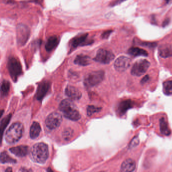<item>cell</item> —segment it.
<instances>
[{
    "label": "cell",
    "instance_id": "obj_10",
    "mask_svg": "<svg viewBox=\"0 0 172 172\" xmlns=\"http://www.w3.org/2000/svg\"><path fill=\"white\" fill-rule=\"evenodd\" d=\"M131 64V59L126 56H121L115 60L114 68L119 72H123L130 67Z\"/></svg>",
    "mask_w": 172,
    "mask_h": 172
},
{
    "label": "cell",
    "instance_id": "obj_27",
    "mask_svg": "<svg viewBox=\"0 0 172 172\" xmlns=\"http://www.w3.org/2000/svg\"><path fill=\"white\" fill-rule=\"evenodd\" d=\"M101 108L95 107L94 106H88L87 109V113L88 116H91L93 114L100 111Z\"/></svg>",
    "mask_w": 172,
    "mask_h": 172
},
{
    "label": "cell",
    "instance_id": "obj_16",
    "mask_svg": "<svg viewBox=\"0 0 172 172\" xmlns=\"http://www.w3.org/2000/svg\"><path fill=\"white\" fill-rule=\"evenodd\" d=\"M159 54L160 57L168 58L172 56V47L169 44H161L159 47Z\"/></svg>",
    "mask_w": 172,
    "mask_h": 172
},
{
    "label": "cell",
    "instance_id": "obj_7",
    "mask_svg": "<svg viewBox=\"0 0 172 172\" xmlns=\"http://www.w3.org/2000/svg\"><path fill=\"white\" fill-rule=\"evenodd\" d=\"M30 36V30L23 24H19L16 27V36L18 43L22 46L25 44Z\"/></svg>",
    "mask_w": 172,
    "mask_h": 172
},
{
    "label": "cell",
    "instance_id": "obj_24",
    "mask_svg": "<svg viewBox=\"0 0 172 172\" xmlns=\"http://www.w3.org/2000/svg\"><path fill=\"white\" fill-rule=\"evenodd\" d=\"M1 162L3 164L5 163H16V161L13 159L7 154V152H3L1 154Z\"/></svg>",
    "mask_w": 172,
    "mask_h": 172
},
{
    "label": "cell",
    "instance_id": "obj_26",
    "mask_svg": "<svg viewBox=\"0 0 172 172\" xmlns=\"http://www.w3.org/2000/svg\"><path fill=\"white\" fill-rule=\"evenodd\" d=\"M11 117V114L9 115L4 118L3 120H2L1 125V130L2 134H3L4 130L5 129L8 123L9 122L10 120Z\"/></svg>",
    "mask_w": 172,
    "mask_h": 172
},
{
    "label": "cell",
    "instance_id": "obj_34",
    "mask_svg": "<svg viewBox=\"0 0 172 172\" xmlns=\"http://www.w3.org/2000/svg\"><path fill=\"white\" fill-rule=\"evenodd\" d=\"M21 171L22 172H32L31 170L26 169V168H22Z\"/></svg>",
    "mask_w": 172,
    "mask_h": 172
},
{
    "label": "cell",
    "instance_id": "obj_22",
    "mask_svg": "<svg viewBox=\"0 0 172 172\" xmlns=\"http://www.w3.org/2000/svg\"><path fill=\"white\" fill-rule=\"evenodd\" d=\"M128 53L134 56H147L148 55V53L146 51L138 47H132L130 48L128 51Z\"/></svg>",
    "mask_w": 172,
    "mask_h": 172
},
{
    "label": "cell",
    "instance_id": "obj_33",
    "mask_svg": "<svg viewBox=\"0 0 172 172\" xmlns=\"http://www.w3.org/2000/svg\"><path fill=\"white\" fill-rule=\"evenodd\" d=\"M169 19H166V20H165L164 22H163V26L165 27V26H167L169 23Z\"/></svg>",
    "mask_w": 172,
    "mask_h": 172
},
{
    "label": "cell",
    "instance_id": "obj_12",
    "mask_svg": "<svg viewBox=\"0 0 172 172\" xmlns=\"http://www.w3.org/2000/svg\"><path fill=\"white\" fill-rule=\"evenodd\" d=\"M136 163L131 159L124 161L121 167V172H136Z\"/></svg>",
    "mask_w": 172,
    "mask_h": 172
},
{
    "label": "cell",
    "instance_id": "obj_15",
    "mask_svg": "<svg viewBox=\"0 0 172 172\" xmlns=\"http://www.w3.org/2000/svg\"><path fill=\"white\" fill-rule=\"evenodd\" d=\"M10 151L13 154L18 157H23L28 153V147L26 145H20L10 148Z\"/></svg>",
    "mask_w": 172,
    "mask_h": 172
},
{
    "label": "cell",
    "instance_id": "obj_9",
    "mask_svg": "<svg viewBox=\"0 0 172 172\" xmlns=\"http://www.w3.org/2000/svg\"><path fill=\"white\" fill-rule=\"evenodd\" d=\"M62 117L60 114L53 112L49 115L45 119V125L50 130H54L60 126Z\"/></svg>",
    "mask_w": 172,
    "mask_h": 172
},
{
    "label": "cell",
    "instance_id": "obj_31",
    "mask_svg": "<svg viewBox=\"0 0 172 172\" xmlns=\"http://www.w3.org/2000/svg\"><path fill=\"white\" fill-rule=\"evenodd\" d=\"M112 32V30L106 31L105 32H104L102 34L101 37L104 39H107L109 37V35L111 34V33Z\"/></svg>",
    "mask_w": 172,
    "mask_h": 172
},
{
    "label": "cell",
    "instance_id": "obj_2",
    "mask_svg": "<svg viewBox=\"0 0 172 172\" xmlns=\"http://www.w3.org/2000/svg\"><path fill=\"white\" fill-rule=\"evenodd\" d=\"M59 109L60 111L63 112L64 116L70 120L77 121L81 117L79 112L77 110L74 104L70 100H63L60 103Z\"/></svg>",
    "mask_w": 172,
    "mask_h": 172
},
{
    "label": "cell",
    "instance_id": "obj_21",
    "mask_svg": "<svg viewBox=\"0 0 172 172\" xmlns=\"http://www.w3.org/2000/svg\"><path fill=\"white\" fill-rule=\"evenodd\" d=\"M160 126L161 134L166 136H168L170 135L171 133V130L169 127L168 123L164 118H161L160 120Z\"/></svg>",
    "mask_w": 172,
    "mask_h": 172
},
{
    "label": "cell",
    "instance_id": "obj_6",
    "mask_svg": "<svg viewBox=\"0 0 172 172\" xmlns=\"http://www.w3.org/2000/svg\"><path fill=\"white\" fill-rule=\"evenodd\" d=\"M150 66V63L146 60H138L131 68V74L135 76H142L146 72Z\"/></svg>",
    "mask_w": 172,
    "mask_h": 172
},
{
    "label": "cell",
    "instance_id": "obj_28",
    "mask_svg": "<svg viewBox=\"0 0 172 172\" xmlns=\"http://www.w3.org/2000/svg\"><path fill=\"white\" fill-rule=\"evenodd\" d=\"M73 134V131L70 128L65 130L63 133V137L64 139L69 140L71 139Z\"/></svg>",
    "mask_w": 172,
    "mask_h": 172
},
{
    "label": "cell",
    "instance_id": "obj_19",
    "mask_svg": "<svg viewBox=\"0 0 172 172\" xmlns=\"http://www.w3.org/2000/svg\"><path fill=\"white\" fill-rule=\"evenodd\" d=\"M41 127L39 123L34 122L31 126L30 129V136L31 139H35L38 138L40 134Z\"/></svg>",
    "mask_w": 172,
    "mask_h": 172
},
{
    "label": "cell",
    "instance_id": "obj_30",
    "mask_svg": "<svg viewBox=\"0 0 172 172\" xmlns=\"http://www.w3.org/2000/svg\"><path fill=\"white\" fill-rule=\"evenodd\" d=\"M127 0H114L112 2L110 3V6L114 7L115 6L118 5L119 4H121L124 2L126 1Z\"/></svg>",
    "mask_w": 172,
    "mask_h": 172
},
{
    "label": "cell",
    "instance_id": "obj_20",
    "mask_svg": "<svg viewBox=\"0 0 172 172\" xmlns=\"http://www.w3.org/2000/svg\"><path fill=\"white\" fill-rule=\"evenodd\" d=\"M74 63L75 64L82 66L88 65L91 63V57L84 55H79L75 58Z\"/></svg>",
    "mask_w": 172,
    "mask_h": 172
},
{
    "label": "cell",
    "instance_id": "obj_23",
    "mask_svg": "<svg viewBox=\"0 0 172 172\" xmlns=\"http://www.w3.org/2000/svg\"><path fill=\"white\" fill-rule=\"evenodd\" d=\"M163 92L166 95H172V80H167L164 82Z\"/></svg>",
    "mask_w": 172,
    "mask_h": 172
},
{
    "label": "cell",
    "instance_id": "obj_14",
    "mask_svg": "<svg viewBox=\"0 0 172 172\" xmlns=\"http://www.w3.org/2000/svg\"><path fill=\"white\" fill-rule=\"evenodd\" d=\"M49 83L48 82H44L41 83L39 87H38V91L36 92V99L38 100H40L44 97V96L46 95L47 92H48L49 88Z\"/></svg>",
    "mask_w": 172,
    "mask_h": 172
},
{
    "label": "cell",
    "instance_id": "obj_29",
    "mask_svg": "<svg viewBox=\"0 0 172 172\" xmlns=\"http://www.w3.org/2000/svg\"><path fill=\"white\" fill-rule=\"evenodd\" d=\"M139 143V140L137 136H135L131 140V142L129 143V147L130 148H133L136 147V146H137L138 145Z\"/></svg>",
    "mask_w": 172,
    "mask_h": 172
},
{
    "label": "cell",
    "instance_id": "obj_18",
    "mask_svg": "<svg viewBox=\"0 0 172 172\" xmlns=\"http://www.w3.org/2000/svg\"><path fill=\"white\" fill-rule=\"evenodd\" d=\"M59 42V38L58 36H52L49 37L45 44V50L48 51H51L58 46Z\"/></svg>",
    "mask_w": 172,
    "mask_h": 172
},
{
    "label": "cell",
    "instance_id": "obj_37",
    "mask_svg": "<svg viewBox=\"0 0 172 172\" xmlns=\"http://www.w3.org/2000/svg\"><path fill=\"white\" fill-rule=\"evenodd\" d=\"M170 1V0H165V1H166L167 3H169V2Z\"/></svg>",
    "mask_w": 172,
    "mask_h": 172
},
{
    "label": "cell",
    "instance_id": "obj_11",
    "mask_svg": "<svg viewBox=\"0 0 172 172\" xmlns=\"http://www.w3.org/2000/svg\"><path fill=\"white\" fill-rule=\"evenodd\" d=\"M88 34L86 33L76 36L72 39L71 42V46L73 48H76L79 46H85L90 44L92 42H87V38Z\"/></svg>",
    "mask_w": 172,
    "mask_h": 172
},
{
    "label": "cell",
    "instance_id": "obj_8",
    "mask_svg": "<svg viewBox=\"0 0 172 172\" xmlns=\"http://www.w3.org/2000/svg\"><path fill=\"white\" fill-rule=\"evenodd\" d=\"M114 58L115 55L112 52L107 50L101 49L97 51L94 60L104 64H108L113 60Z\"/></svg>",
    "mask_w": 172,
    "mask_h": 172
},
{
    "label": "cell",
    "instance_id": "obj_17",
    "mask_svg": "<svg viewBox=\"0 0 172 172\" xmlns=\"http://www.w3.org/2000/svg\"><path fill=\"white\" fill-rule=\"evenodd\" d=\"M133 103L131 100H124L119 104L118 108V111L119 114L123 115L127 112L128 109L132 108Z\"/></svg>",
    "mask_w": 172,
    "mask_h": 172
},
{
    "label": "cell",
    "instance_id": "obj_5",
    "mask_svg": "<svg viewBox=\"0 0 172 172\" xmlns=\"http://www.w3.org/2000/svg\"><path fill=\"white\" fill-rule=\"evenodd\" d=\"M8 68L12 80L16 81L22 74L21 65L19 60L14 57L10 58L8 61Z\"/></svg>",
    "mask_w": 172,
    "mask_h": 172
},
{
    "label": "cell",
    "instance_id": "obj_3",
    "mask_svg": "<svg viewBox=\"0 0 172 172\" xmlns=\"http://www.w3.org/2000/svg\"><path fill=\"white\" fill-rule=\"evenodd\" d=\"M23 130V126L21 123H13L6 133L5 140L6 142L9 144L17 142L22 136Z\"/></svg>",
    "mask_w": 172,
    "mask_h": 172
},
{
    "label": "cell",
    "instance_id": "obj_25",
    "mask_svg": "<svg viewBox=\"0 0 172 172\" xmlns=\"http://www.w3.org/2000/svg\"><path fill=\"white\" fill-rule=\"evenodd\" d=\"M10 84L9 82L7 81H4L2 82L1 86L2 95L6 96L8 94L9 92Z\"/></svg>",
    "mask_w": 172,
    "mask_h": 172
},
{
    "label": "cell",
    "instance_id": "obj_35",
    "mask_svg": "<svg viewBox=\"0 0 172 172\" xmlns=\"http://www.w3.org/2000/svg\"><path fill=\"white\" fill-rule=\"evenodd\" d=\"M5 172H13V171H12V168L10 167H9L6 170Z\"/></svg>",
    "mask_w": 172,
    "mask_h": 172
},
{
    "label": "cell",
    "instance_id": "obj_32",
    "mask_svg": "<svg viewBox=\"0 0 172 172\" xmlns=\"http://www.w3.org/2000/svg\"><path fill=\"white\" fill-rule=\"evenodd\" d=\"M149 78L150 77H149L148 75H146V76L142 79V81H141V83H142V84H145V83H146L148 81Z\"/></svg>",
    "mask_w": 172,
    "mask_h": 172
},
{
    "label": "cell",
    "instance_id": "obj_4",
    "mask_svg": "<svg viewBox=\"0 0 172 172\" xmlns=\"http://www.w3.org/2000/svg\"><path fill=\"white\" fill-rule=\"evenodd\" d=\"M104 77L103 71H95L89 73L84 78V83L86 87H94L101 83Z\"/></svg>",
    "mask_w": 172,
    "mask_h": 172
},
{
    "label": "cell",
    "instance_id": "obj_36",
    "mask_svg": "<svg viewBox=\"0 0 172 172\" xmlns=\"http://www.w3.org/2000/svg\"><path fill=\"white\" fill-rule=\"evenodd\" d=\"M47 172H53V170H52V169H51V168H48V169H47Z\"/></svg>",
    "mask_w": 172,
    "mask_h": 172
},
{
    "label": "cell",
    "instance_id": "obj_13",
    "mask_svg": "<svg viewBox=\"0 0 172 172\" xmlns=\"http://www.w3.org/2000/svg\"><path fill=\"white\" fill-rule=\"evenodd\" d=\"M66 95L72 100H77L81 97V93L73 86H68L65 90Z\"/></svg>",
    "mask_w": 172,
    "mask_h": 172
},
{
    "label": "cell",
    "instance_id": "obj_1",
    "mask_svg": "<svg viewBox=\"0 0 172 172\" xmlns=\"http://www.w3.org/2000/svg\"><path fill=\"white\" fill-rule=\"evenodd\" d=\"M32 160L39 164H44L49 156L48 147L44 143H38L32 147L30 151Z\"/></svg>",
    "mask_w": 172,
    "mask_h": 172
}]
</instances>
